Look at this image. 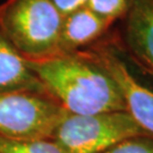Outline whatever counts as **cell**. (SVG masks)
Returning a JSON list of instances; mask_svg holds the SVG:
<instances>
[{"mask_svg":"<svg viewBox=\"0 0 153 153\" xmlns=\"http://www.w3.org/2000/svg\"><path fill=\"white\" fill-rule=\"evenodd\" d=\"M27 64L44 90L68 114L127 111L118 83L94 48L58 53Z\"/></svg>","mask_w":153,"mask_h":153,"instance_id":"1","label":"cell"},{"mask_svg":"<svg viewBox=\"0 0 153 153\" xmlns=\"http://www.w3.org/2000/svg\"><path fill=\"white\" fill-rule=\"evenodd\" d=\"M64 15L52 0H6L0 5V24L27 61L59 53Z\"/></svg>","mask_w":153,"mask_h":153,"instance_id":"2","label":"cell"},{"mask_svg":"<svg viewBox=\"0 0 153 153\" xmlns=\"http://www.w3.org/2000/svg\"><path fill=\"white\" fill-rule=\"evenodd\" d=\"M149 135L128 111L67 114L52 135L65 153H102L126 138ZM151 136V135H150Z\"/></svg>","mask_w":153,"mask_h":153,"instance_id":"3","label":"cell"},{"mask_svg":"<svg viewBox=\"0 0 153 153\" xmlns=\"http://www.w3.org/2000/svg\"><path fill=\"white\" fill-rule=\"evenodd\" d=\"M68 112L48 92H0V136L21 140H51Z\"/></svg>","mask_w":153,"mask_h":153,"instance_id":"4","label":"cell"},{"mask_svg":"<svg viewBox=\"0 0 153 153\" xmlns=\"http://www.w3.org/2000/svg\"><path fill=\"white\" fill-rule=\"evenodd\" d=\"M97 50L107 69L120 88L127 111L149 135L153 136V90L133 76L126 62L109 45H98Z\"/></svg>","mask_w":153,"mask_h":153,"instance_id":"5","label":"cell"},{"mask_svg":"<svg viewBox=\"0 0 153 153\" xmlns=\"http://www.w3.org/2000/svg\"><path fill=\"white\" fill-rule=\"evenodd\" d=\"M123 49L153 75V0H131L123 18Z\"/></svg>","mask_w":153,"mask_h":153,"instance_id":"6","label":"cell"},{"mask_svg":"<svg viewBox=\"0 0 153 153\" xmlns=\"http://www.w3.org/2000/svg\"><path fill=\"white\" fill-rule=\"evenodd\" d=\"M114 24L85 6L66 14L61 25L59 53L84 49L102 38Z\"/></svg>","mask_w":153,"mask_h":153,"instance_id":"7","label":"cell"},{"mask_svg":"<svg viewBox=\"0 0 153 153\" xmlns=\"http://www.w3.org/2000/svg\"><path fill=\"white\" fill-rule=\"evenodd\" d=\"M25 90L47 92L0 24V92Z\"/></svg>","mask_w":153,"mask_h":153,"instance_id":"8","label":"cell"},{"mask_svg":"<svg viewBox=\"0 0 153 153\" xmlns=\"http://www.w3.org/2000/svg\"><path fill=\"white\" fill-rule=\"evenodd\" d=\"M0 153H65L53 140L21 141L0 136Z\"/></svg>","mask_w":153,"mask_h":153,"instance_id":"9","label":"cell"},{"mask_svg":"<svg viewBox=\"0 0 153 153\" xmlns=\"http://www.w3.org/2000/svg\"><path fill=\"white\" fill-rule=\"evenodd\" d=\"M129 2L131 0H88L84 6L100 17L115 23L125 17Z\"/></svg>","mask_w":153,"mask_h":153,"instance_id":"10","label":"cell"},{"mask_svg":"<svg viewBox=\"0 0 153 153\" xmlns=\"http://www.w3.org/2000/svg\"><path fill=\"white\" fill-rule=\"evenodd\" d=\"M102 153H153V136L129 137Z\"/></svg>","mask_w":153,"mask_h":153,"instance_id":"11","label":"cell"},{"mask_svg":"<svg viewBox=\"0 0 153 153\" xmlns=\"http://www.w3.org/2000/svg\"><path fill=\"white\" fill-rule=\"evenodd\" d=\"M52 1L57 6V8L62 13V15L65 16L66 14L84 6L88 0H52Z\"/></svg>","mask_w":153,"mask_h":153,"instance_id":"12","label":"cell"}]
</instances>
